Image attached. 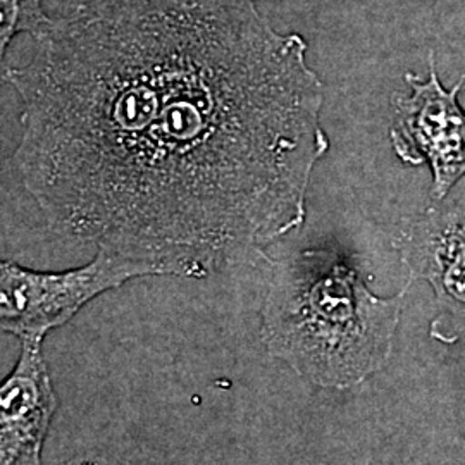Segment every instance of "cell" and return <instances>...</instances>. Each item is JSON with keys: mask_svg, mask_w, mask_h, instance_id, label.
I'll list each match as a JSON object with an SVG mask.
<instances>
[{"mask_svg": "<svg viewBox=\"0 0 465 465\" xmlns=\"http://www.w3.org/2000/svg\"><path fill=\"white\" fill-rule=\"evenodd\" d=\"M393 247L409 282H430L434 292L432 338L455 343L465 331V184L411 219Z\"/></svg>", "mask_w": 465, "mask_h": 465, "instance_id": "obj_5", "label": "cell"}, {"mask_svg": "<svg viewBox=\"0 0 465 465\" xmlns=\"http://www.w3.org/2000/svg\"><path fill=\"white\" fill-rule=\"evenodd\" d=\"M261 338L303 380L347 390L388 364L405 295H374L359 269L334 250H302L269 261Z\"/></svg>", "mask_w": 465, "mask_h": 465, "instance_id": "obj_2", "label": "cell"}, {"mask_svg": "<svg viewBox=\"0 0 465 465\" xmlns=\"http://www.w3.org/2000/svg\"><path fill=\"white\" fill-rule=\"evenodd\" d=\"M50 23L52 19L42 11V0H2L0 52H5L15 35L26 32L38 38L49 28Z\"/></svg>", "mask_w": 465, "mask_h": 465, "instance_id": "obj_7", "label": "cell"}, {"mask_svg": "<svg viewBox=\"0 0 465 465\" xmlns=\"http://www.w3.org/2000/svg\"><path fill=\"white\" fill-rule=\"evenodd\" d=\"M35 42L4 78L55 232L199 280L303 223L324 84L253 0H95Z\"/></svg>", "mask_w": 465, "mask_h": 465, "instance_id": "obj_1", "label": "cell"}, {"mask_svg": "<svg viewBox=\"0 0 465 465\" xmlns=\"http://www.w3.org/2000/svg\"><path fill=\"white\" fill-rule=\"evenodd\" d=\"M411 94L393 95V124L390 140L400 161L409 166L428 163L432 183L430 197L445 199L465 176V111L459 104L465 73L445 88L430 54V76L407 73Z\"/></svg>", "mask_w": 465, "mask_h": 465, "instance_id": "obj_4", "label": "cell"}, {"mask_svg": "<svg viewBox=\"0 0 465 465\" xmlns=\"http://www.w3.org/2000/svg\"><path fill=\"white\" fill-rule=\"evenodd\" d=\"M161 276L159 269L109 250H97L92 262L61 272H44L0 262V326L25 341L42 343L64 326L90 300L134 278Z\"/></svg>", "mask_w": 465, "mask_h": 465, "instance_id": "obj_3", "label": "cell"}, {"mask_svg": "<svg viewBox=\"0 0 465 465\" xmlns=\"http://www.w3.org/2000/svg\"><path fill=\"white\" fill-rule=\"evenodd\" d=\"M59 397L42 343L25 341L0 388V465H44L42 450Z\"/></svg>", "mask_w": 465, "mask_h": 465, "instance_id": "obj_6", "label": "cell"}, {"mask_svg": "<svg viewBox=\"0 0 465 465\" xmlns=\"http://www.w3.org/2000/svg\"><path fill=\"white\" fill-rule=\"evenodd\" d=\"M76 465H102V464H97V462H84V464H76Z\"/></svg>", "mask_w": 465, "mask_h": 465, "instance_id": "obj_8", "label": "cell"}]
</instances>
